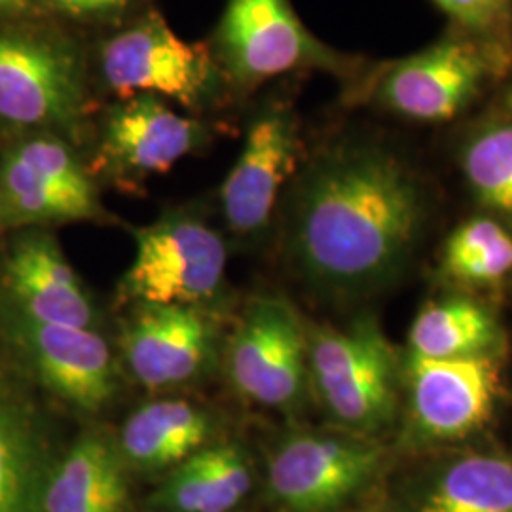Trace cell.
Here are the masks:
<instances>
[{
    "label": "cell",
    "mask_w": 512,
    "mask_h": 512,
    "mask_svg": "<svg viewBox=\"0 0 512 512\" xmlns=\"http://www.w3.org/2000/svg\"><path fill=\"white\" fill-rule=\"evenodd\" d=\"M412 408L421 433L431 439L467 437L490 420L499 387L492 355L427 359L410 353Z\"/></svg>",
    "instance_id": "cell-16"
},
{
    "label": "cell",
    "mask_w": 512,
    "mask_h": 512,
    "mask_svg": "<svg viewBox=\"0 0 512 512\" xmlns=\"http://www.w3.org/2000/svg\"><path fill=\"white\" fill-rule=\"evenodd\" d=\"M84 57L65 40L0 31V124L78 141L90 112Z\"/></svg>",
    "instance_id": "cell-7"
},
{
    "label": "cell",
    "mask_w": 512,
    "mask_h": 512,
    "mask_svg": "<svg viewBox=\"0 0 512 512\" xmlns=\"http://www.w3.org/2000/svg\"><path fill=\"white\" fill-rule=\"evenodd\" d=\"M382 450L359 437L298 433L270 459V490L289 512H332L361 492L382 463Z\"/></svg>",
    "instance_id": "cell-12"
},
{
    "label": "cell",
    "mask_w": 512,
    "mask_h": 512,
    "mask_svg": "<svg viewBox=\"0 0 512 512\" xmlns=\"http://www.w3.org/2000/svg\"><path fill=\"white\" fill-rule=\"evenodd\" d=\"M126 469L116 440L84 433L52 465L40 512H126Z\"/></svg>",
    "instance_id": "cell-19"
},
{
    "label": "cell",
    "mask_w": 512,
    "mask_h": 512,
    "mask_svg": "<svg viewBox=\"0 0 512 512\" xmlns=\"http://www.w3.org/2000/svg\"><path fill=\"white\" fill-rule=\"evenodd\" d=\"M99 74L120 99L154 95L190 112L217 107L230 90L213 48L179 37L160 12H148L103 42Z\"/></svg>",
    "instance_id": "cell-4"
},
{
    "label": "cell",
    "mask_w": 512,
    "mask_h": 512,
    "mask_svg": "<svg viewBox=\"0 0 512 512\" xmlns=\"http://www.w3.org/2000/svg\"><path fill=\"white\" fill-rule=\"evenodd\" d=\"M512 270V236L501 239L494 247L473 256L471 260L459 264L448 274L463 283L486 285L503 279Z\"/></svg>",
    "instance_id": "cell-25"
},
{
    "label": "cell",
    "mask_w": 512,
    "mask_h": 512,
    "mask_svg": "<svg viewBox=\"0 0 512 512\" xmlns=\"http://www.w3.org/2000/svg\"><path fill=\"white\" fill-rule=\"evenodd\" d=\"M2 275L19 315L48 325L101 329V310L52 234L31 230L19 236Z\"/></svg>",
    "instance_id": "cell-15"
},
{
    "label": "cell",
    "mask_w": 512,
    "mask_h": 512,
    "mask_svg": "<svg viewBox=\"0 0 512 512\" xmlns=\"http://www.w3.org/2000/svg\"><path fill=\"white\" fill-rule=\"evenodd\" d=\"M300 135L293 110H260L245 133L236 164L220 186V215L236 238H255L274 217L281 190L298 164Z\"/></svg>",
    "instance_id": "cell-13"
},
{
    "label": "cell",
    "mask_w": 512,
    "mask_h": 512,
    "mask_svg": "<svg viewBox=\"0 0 512 512\" xmlns=\"http://www.w3.org/2000/svg\"><path fill=\"white\" fill-rule=\"evenodd\" d=\"M499 342L494 315L465 298L437 302L421 310L410 329V349L427 359L490 355Z\"/></svg>",
    "instance_id": "cell-21"
},
{
    "label": "cell",
    "mask_w": 512,
    "mask_h": 512,
    "mask_svg": "<svg viewBox=\"0 0 512 512\" xmlns=\"http://www.w3.org/2000/svg\"><path fill=\"white\" fill-rule=\"evenodd\" d=\"M213 54L234 92H253L281 74L317 69L355 76V57L313 37L291 0H226Z\"/></svg>",
    "instance_id": "cell-6"
},
{
    "label": "cell",
    "mask_w": 512,
    "mask_h": 512,
    "mask_svg": "<svg viewBox=\"0 0 512 512\" xmlns=\"http://www.w3.org/2000/svg\"><path fill=\"white\" fill-rule=\"evenodd\" d=\"M308 370L327 414L355 437L374 435L393 420L397 363L372 317L342 329H308Z\"/></svg>",
    "instance_id": "cell-5"
},
{
    "label": "cell",
    "mask_w": 512,
    "mask_h": 512,
    "mask_svg": "<svg viewBox=\"0 0 512 512\" xmlns=\"http://www.w3.org/2000/svg\"><path fill=\"white\" fill-rule=\"evenodd\" d=\"M219 429V418L202 404L158 399L129 414L116 444L128 467L164 471L215 444Z\"/></svg>",
    "instance_id": "cell-17"
},
{
    "label": "cell",
    "mask_w": 512,
    "mask_h": 512,
    "mask_svg": "<svg viewBox=\"0 0 512 512\" xmlns=\"http://www.w3.org/2000/svg\"><path fill=\"white\" fill-rule=\"evenodd\" d=\"M511 71L512 50L454 31L370 74L361 90L382 109L440 124L456 118L486 86Z\"/></svg>",
    "instance_id": "cell-3"
},
{
    "label": "cell",
    "mask_w": 512,
    "mask_h": 512,
    "mask_svg": "<svg viewBox=\"0 0 512 512\" xmlns=\"http://www.w3.org/2000/svg\"><path fill=\"white\" fill-rule=\"evenodd\" d=\"M456 31L512 50V0H433Z\"/></svg>",
    "instance_id": "cell-24"
},
{
    "label": "cell",
    "mask_w": 512,
    "mask_h": 512,
    "mask_svg": "<svg viewBox=\"0 0 512 512\" xmlns=\"http://www.w3.org/2000/svg\"><path fill=\"white\" fill-rule=\"evenodd\" d=\"M423 512H512V463L473 456L452 465L425 501Z\"/></svg>",
    "instance_id": "cell-22"
},
{
    "label": "cell",
    "mask_w": 512,
    "mask_h": 512,
    "mask_svg": "<svg viewBox=\"0 0 512 512\" xmlns=\"http://www.w3.org/2000/svg\"><path fill=\"white\" fill-rule=\"evenodd\" d=\"M425 217L412 171L370 143L329 148L294 192L289 249L302 275L330 294H361L395 274Z\"/></svg>",
    "instance_id": "cell-1"
},
{
    "label": "cell",
    "mask_w": 512,
    "mask_h": 512,
    "mask_svg": "<svg viewBox=\"0 0 512 512\" xmlns=\"http://www.w3.org/2000/svg\"><path fill=\"white\" fill-rule=\"evenodd\" d=\"M503 105L505 109L509 110L512 114V86L509 88V92L505 93V99H503Z\"/></svg>",
    "instance_id": "cell-28"
},
{
    "label": "cell",
    "mask_w": 512,
    "mask_h": 512,
    "mask_svg": "<svg viewBox=\"0 0 512 512\" xmlns=\"http://www.w3.org/2000/svg\"><path fill=\"white\" fill-rule=\"evenodd\" d=\"M234 391L249 403L294 410L310 384L308 329L281 296L262 294L247 302L224 348Z\"/></svg>",
    "instance_id": "cell-9"
},
{
    "label": "cell",
    "mask_w": 512,
    "mask_h": 512,
    "mask_svg": "<svg viewBox=\"0 0 512 512\" xmlns=\"http://www.w3.org/2000/svg\"><path fill=\"white\" fill-rule=\"evenodd\" d=\"M92 171L71 141L42 133L10 148L0 160V226L105 222Z\"/></svg>",
    "instance_id": "cell-8"
},
{
    "label": "cell",
    "mask_w": 512,
    "mask_h": 512,
    "mask_svg": "<svg viewBox=\"0 0 512 512\" xmlns=\"http://www.w3.org/2000/svg\"><path fill=\"white\" fill-rule=\"evenodd\" d=\"M253 488V471L236 442H215L171 469L152 505L165 512H230Z\"/></svg>",
    "instance_id": "cell-20"
},
{
    "label": "cell",
    "mask_w": 512,
    "mask_h": 512,
    "mask_svg": "<svg viewBox=\"0 0 512 512\" xmlns=\"http://www.w3.org/2000/svg\"><path fill=\"white\" fill-rule=\"evenodd\" d=\"M213 131L200 118L181 114L154 95H133L103 118L92 175L133 188L200 152Z\"/></svg>",
    "instance_id": "cell-10"
},
{
    "label": "cell",
    "mask_w": 512,
    "mask_h": 512,
    "mask_svg": "<svg viewBox=\"0 0 512 512\" xmlns=\"http://www.w3.org/2000/svg\"><path fill=\"white\" fill-rule=\"evenodd\" d=\"M27 0H0V10H19Z\"/></svg>",
    "instance_id": "cell-27"
},
{
    "label": "cell",
    "mask_w": 512,
    "mask_h": 512,
    "mask_svg": "<svg viewBox=\"0 0 512 512\" xmlns=\"http://www.w3.org/2000/svg\"><path fill=\"white\" fill-rule=\"evenodd\" d=\"M135 255L120 296L135 308L183 306L219 317L226 298V239L192 209L133 228Z\"/></svg>",
    "instance_id": "cell-2"
},
{
    "label": "cell",
    "mask_w": 512,
    "mask_h": 512,
    "mask_svg": "<svg viewBox=\"0 0 512 512\" xmlns=\"http://www.w3.org/2000/svg\"><path fill=\"white\" fill-rule=\"evenodd\" d=\"M44 423L21 385L0 368V512H40L52 469Z\"/></svg>",
    "instance_id": "cell-18"
},
{
    "label": "cell",
    "mask_w": 512,
    "mask_h": 512,
    "mask_svg": "<svg viewBox=\"0 0 512 512\" xmlns=\"http://www.w3.org/2000/svg\"><path fill=\"white\" fill-rule=\"evenodd\" d=\"M63 16L76 19L110 18L126 10L133 0H48Z\"/></svg>",
    "instance_id": "cell-26"
},
{
    "label": "cell",
    "mask_w": 512,
    "mask_h": 512,
    "mask_svg": "<svg viewBox=\"0 0 512 512\" xmlns=\"http://www.w3.org/2000/svg\"><path fill=\"white\" fill-rule=\"evenodd\" d=\"M219 317L183 306H143L120 334V359L148 391L205 380L219 363Z\"/></svg>",
    "instance_id": "cell-11"
},
{
    "label": "cell",
    "mask_w": 512,
    "mask_h": 512,
    "mask_svg": "<svg viewBox=\"0 0 512 512\" xmlns=\"http://www.w3.org/2000/svg\"><path fill=\"white\" fill-rule=\"evenodd\" d=\"M461 167L480 203L512 220V124L476 131L461 150Z\"/></svg>",
    "instance_id": "cell-23"
},
{
    "label": "cell",
    "mask_w": 512,
    "mask_h": 512,
    "mask_svg": "<svg viewBox=\"0 0 512 512\" xmlns=\"http://www.w3.org/2000/svg\"><path fill=\"white\" fill-rule=\"evenodd\" d=\"M12 336L38 380L82 414H99L120 391V368L101 330L37 323L14 311Z\"/></svg>",
    "instance_id": "cell-14"
}]
</instances>
